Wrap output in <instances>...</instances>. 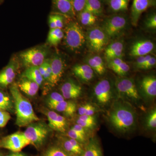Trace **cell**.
<instances>
[{"label":"cell","mask_w":156,"mask_h":156,"mask_svg":"<svg viewBox=\"0 0 156 156\" xmlns=\"http://www.w3.org/2000/svg\"><path fill=\"white\" fill-rule=\"evenodd\" d=\"M48 105L51 109L63 113L67 116H71L76 111V105L74 102L65 100L58 103L48 104Z\"/></svg>","instance_id":"obj_17"},{"label":"cell","mask_w":156,"mask_h":156,"mask_svg":"<svg viewBox=\"0 0 156 156\" xmlns=\"http://www.w3.org/2000/svg\"><path fill=\"white\" fill-rule=\"evenodd\" d=\"M54 22L56 24V28L62 29L64 27V16L60 14H52Z\"/></svg>","instance_id":"obj_39"},{"label":"cell","mask_w":156,"mask_h":156,"mask_svg":"<svg viewBox=\"0 0 156 156\" xmlns=\"http://www.w3.org/2000/svg\"><path fill=\"white\" fill-rule=\"evenodd\" d=\"M141 87L144 94L148 98H154L156 96V79L154 76L144 77L141 83Z\"/></svg>","instance_id":"obj_18"},{"label":"cell","mask_w":156,"mask_h":156,"mask_svg":"<svg viewBox=\"0 0 156 156\" xmlns=\"http://www.w3.org/2000/svg\"><path fill=\"white\" fill-rule=\"evenodd\" d=\"M155 0H133L131 7V22L137 25L140 17L147 9L155 5Z\"/></svg>","instance_id":"obj_12"},{"label":"cell","mask_w":156,"mask_h":156,"mask_svg":"<svg viewBox=\"0 0 156 156\" xmlns=\"http://www.w3.org/2000/svg\"><path fill=\"white\" fill-rule=\"evenodd\" d=\"M76 124L80 125L85 129H92V128H94L96 125L95 123L83 121V120L80 119H79L77 120Z\"/></svg>","instance_id":"obj_44"},{"label":"cell","mask_w":156,"mask_h":156,"mask_svg":"<svg viewBox=\"0 0 156 156\" xmlns=\"http://www.w3.org/2000/svg\"><path fill=\"white\" fill-rule=\"evenodd\" d=\"M64 36V31L62 29H51L48 33L47 42L51 46H57L63 39Z\"/></svg>","instance_id":"obj_27"},{"label":"cell","mask_w":156,"mask_h":156,"mask_svg":"<svg viewBox=\"0 0 156 156\" xmlns=\"http://www.w3.org/2000/svg\"><path fill=\"white\" fill-rule=\"evenodd\" d=\"M156 64V59L155 57H151L146 62L142 65L139 69H149L154 67Z\"/></svg>","instance_id":"obj_43"},{"label":"cell","mask_w":156,"mask_h":156,"mask_svg":"<svg viewBox=\"0 0 156 156\" xmlns=\"http://www.w3.org/2000/svg\"><path fill=\"white\" fill-rule=\"evenodd\" d=\"M58 114L53 111H48L46 114L49 123V126L50 128L58 131Z\"/></svg>","instance_id":"obj_34"},{"label":"cell","mask_w":156,"mask_h":156,"mask_svg":"<svg viewBox=\"0 0 156 156\" xmlns=\"http://www.w3.org/2000/svg\"><path fill=\"white\" fill-rule=\"evenodd\" d=\"M62 95L65 99L77 98L82 93V87L72 80H68L62 84L61 87Z\"/></svg>","instance_id":"obj_16"},{"label":"cell","mask_w":156,"mask_h":156,"mask_svg":"<svg viewBox=\"0 0 156 156\" xmlns=\"http://www.w3.org/2000/svg\"><path fill=\"white\" fill-rule=\"evenodd\" d=\"M4 156H27L25 154L21 152V151L20 152H12L11 154H9L6 155Z\"/></svg>","instance_id":"obj_50"},{"label":"cell","mask_w":156,"mask_h":156,"mask_svg":"<svg viewBox=\"0 0 156 156\" xmlns=\"http://www.w3.org/2000/svg\"><path fill=\"white\" fill-rule=\"evenodd\" d=\"M108 66L110 69L121 76L126 75L130 70L129 65L121 58H113L108 60Z\"/></svg>","instance_id":"obj_22"},{"label":"cell","mask_w":156,"mask_h":156,"mask_svg":"<svg viewBox=\"0 0 156 156\" xmlns=\"http://www.w3.org/2000/svg\"><path fill=\"white\" fill-rule=\"evenodd\" d=\"M48 23H49L50 29H51L56 28V25L55 24V22H54V19H53L52 14L49 16V19H48Z\"/></svg>","instance_id":"obj_48"},{"label":"cell","mask_w":156,"mask_h":156,"mask_svg":"<svg viewBox=\"0 0 156 156\" xmlns=\"http://www.w3.org/2000/svg\"><path fill=\"white\" fill-rule=\"evenodd\" d=\"M145 126L150 130H154L156 128V108L151 110L149 113L145 120Z\"/></svg>","instance_id":"obj_35"},{"label":"cell","mask_w":156,"mask_h":156,"mask_svg":"<svg viewBox=\"0 0 156 156\" xmlns=\"http://www.w3.org/2000/svg\"><path fill=\"white\" fill-rule=\"evenodd\" d=\"M17 66V61L12 59L0 72V88H6L12 84L16 77Z\"/></svg>","instance_id":"obj_13"},{"label":"cell","mask_w":156,"mask_h":156,"mask_svg":"<svg viewBox=\"0 0 156 156\" xmlns=\"http://www.w3.org/2000/svg\"><path fill=\"white\" fill-rule=\"evenodd\" d=\"M91 105V104H90L87 103L80 107L78 109V113L80 115H85Z\"/></svg>","instance_id":"obj_45"},{"label":"cell","mask_w":156,"mask_h":156,"mask_svg":"<svg viewBox=\"0 0 156 156\" xmlns=\"http://www.w3.org/2000/svg\"><path fill=\"white\" fill-rule=\"evenodd\" d=\"M86 62L98 75H102L105 73L106 71L105 65L100 56L94 55L89 56L86 59Z\"/></svg>","instance_id":"obj_25"},{"label":"cell","mask_w":156,"mask_h":156,"mask_svg":"<svg viewBox=\"0 0 156 156\" xmlns=\"http://www.w3.org/2000/svg\"><path fill=\"white\" fill-rule=\"evenodd\" d=\"M115 86L120 98L124 101L136 103L140 97L134 81L131 78L121 76L116 80Z\"/></svg>","instance_id":"obj_5"},{"label":"cell","mask_w":156,"mask_h":156,"mask_svg":"<svg viewBox=\"0 0 156 156\" xmlns=\"http://www.w3.org/2000/svg\"><path fill=\"white\" fill-rule=\"evenodd\" d=\"M62 94L57 92H52L48 98L47 104L58 103L65 100Z\"/></svg>","instance_id":"obj_37"},{"label":"cell","mask_w":156,"mask_h":156,"mask_svg":"<svg viewBox=\"0 0 156 156\" xmlns=\"http://www.w3.org/2000/svg\"><path fill=\"white\" fill-rule=\"evenodd\" d=\"M108 116L111 125L121 133H127L136 126V113L130 104L126 101L115 102L110 110Z\"/></svg>","instance_id":"obj_1"},{"label":"cell","mask_w":156,"mask_h":156,"mask_svg":"<svg viewBox=\"0 0 156 156\" xmlns=\"http://www.w3.org/2000/svg\"><path fill=\"white\" fill-rule=\"evenodd\" d=\"M107 1H110V0H107Z\"/></svg>","instance_id":"obj_53"},{"label":"cell","mask_w":156,"mask_h":156,"mask_svg":"<svg viewBox=\"0 0 156 156\" xmlns=\"http://www.w3.org/2000/svg\"><path fill=\"white\" fill-rule=\"evenodd\" d=\"M51 76L50 84L52 87L57 85L64 72L65 62L62 56L58 53H55L50 58Z\"/></svg>","instance_id":"obj_10"},{"label":"cell","mask_w":156,"mask_h":156,"mask_svg":"<svg viewBox=\"0 0 156 156\" xmlns=\"http://www.w3.org/2000/svg\"><path fill=\"white\" fill-rule=\"evenodd\" d=\"M127 22V19L124 16L115 15L106 19L104 22L102 29L108 38L112 37L125 28Z\"/></svg>","instance_id":"obj_9"},{"label":"cell","mask_w":156,"mask_h":156,"mask_svg":"<svg viewBox=\"0 0 156 156\" xmlns=\"http://www.w3.org/2000/svg\"><path fill=\"white\" fill-rule=\"evenodd\" d=\"M49 53L48 47L42 45L22 51L19 54V58L26 68L39 66L48 58Z\"/></svg>","instance_id":"obj_4"},{"label":"cell","mask_w":156,"mask_h":156,"mask_svg":"<svg viewBox=\"0 0 156 156\" xmlns=\"http://www.w3.org/2000/svg\"><path fill=\"white\" fill-rule=\"evenodd\" d=\"M29 144L23 132L19 131L7 135L0 140V148L14 152L21 151L23 148Z\"/></svg>","instance_id":"obj_8"},{"label":"cell","mask_w":156,"mask_h":156,"mask_svg":"<svg viewBox=\"0 0 156 156\" xmlns=\"http://www.w3.org/2000/svg\"><path fill=\"white\" fill-rule=\"evenodd\" d=\"M79 119L89 122L95 123V118L93 116L84 115H80Z\"/></svg>","instance_id":"obj_46"},{"label":"cell","mask_w":156,"mask_h":156,"mask_svg":"<svg viewBox=\"0 0 156 156\" xmlns=\"http://www.w3.org/2000/svg\"><path fill=\"white\" fill-rule=\"evenodd\" d=\"M152 56L150 55L137 57L138 58L136 59V62H135L136 67L139 69L142 65L145 64L146 62Z\"/></svg>","instance_id":"obj_42"},{"label":"cell","mask_w":156,"mask_h":156,"mask_svg":"<svg viewBox=\"0 0 156 156\" xmlns=\"http://www.w3.org/2000/svg\"><path fill=\"white\" fill-rule=\"evenodd\" d=\"M75 14H79L84 10L87 0H72Z\"/></svg>","instance_id":"obj_36"},{"label":"cell","mask_w":156,"mask_h":156,"mask_svg":"<svg viewBox=\"0 0 156 156\" xmlns=\"http://www.w3.org/2000/svg\"><path fill=\"white\" fill-rule=\"evenodd\" d=\"M154 48V44L148 40H141L135 42L131 46L130 55L134 57L148 55Z\"/></svg>","instance_id":"obj_14"},{"label":"cell","mask_w":156,"mask_h":156,"mask_svg":"<svg viewBox=\"0 0 156 156\" xmlns=\"http://www.w3.org/2000/svg\"><path fill=\"white\" fill-rule=\"evenodd\" d=\"M0 156H3L2 154L1 153H0Z\"/></svg>","instance_id":"obj_51"},{"label":"cell","mask_w":156,"mask_h":156,"mask_svg":"<svg viewBox=\"0 0 156 156\" xmlns=\"http://www.w3.org/2000/svg\"><path fill=\"white\" fill-rule=\"evenodd\" d=\"M11 119V115L9 112L0 110V128L5 127Z\"/></svg>","instance_id":"obj_38"},{"label":"cell","mask_w":156,"mask_h":156,"mask_svg":"<svg viewBox=\"0 0 156 156\" xmlns=\"http://www.w3.org/2000/svg\"><path fill=\"white\" fill-rule=\"evenodd\" d=\"M64 33L65 44L68 50L76 52L83 48L86 41V37L77 23L69 22L66 27Z\"/></svg>","instance_id":"obj_3"},{"label":"cell","mask_w":156,"mask_h":156,"mask_svg":"<svg viewBox=\"0 0 156 156\" xmlns=\"http://www.w3.org/2000/svg\"><path fill=\"white\" fill-rule=\"evenodd\" d=\"M124 49L122 42L116 41L110 44L105 48V56L107 61L113 58H122Z\"/></svg>","instance_id":"obj_19"},{"label":"cell","mask_w":156,"mask_h":156,"mask_svg":"<svg viewBox=\"0 0 156 156\" xmlns=\"http://www.w3.org/2000/svg\"><path fill=\"white\" fill-rule=\"evenodd\" d=\"M14 102L12 98L5 92L0 91V110L8 112L13 111Z\"/></svg>","instance_id":"obj_29"},{"label":"cell","mask_w":156,"mask_h":156,"mask_svg":"<svg viewBox=\"0 0 156 156\" xmlns=\"http://www.w3.org/2000/svg\"><path fill=\"white\" fill-rule=\"evenodd\" d=\"M73 70L76 76L84 81L91 80L94 76V71L87 64L75 66Z\"/></svg>","instance_id":"obj_23"},{"label":"cell","mask_w":156,"mask_h":156,"mask_svg":"<svg viewBox=\"0 0 156 156\" xmlns=\"http://www.w3.org/2000/svg\"><path fill=\"white\" fill-rule=\"evenodd\" d=\"M59 146L71 156H83L84 148L76 147L69 137H61L59 139Z\"/></svg>","instance_id":"obj_24"},{"label":"cell","mask_w":156,"mask_h":156,"mask_svg":"<svg viewBox=\"0 0 156 156\" xmlns=\"http://www.w3.org/2000/svg\"><path fill=\"white\" fill-rule=\"evenodd\" d=\"M2 2V0H0V4Z\"/></svg>","instance_id":"obj_52"},{"label":"cell","mask_w":156,"mask_h":156,"mask_svg":"<svg viewBox=\"0 0 156 156\" xmlns=\"http://www.w3.org/2000/svg\"><path fill=\"white\" fill-rule=\"evenodd\" d=\"M96 111V109L95 107L93 106L92 105H91V106H90L89 108L88 109V110H87L85 115H87L93 116V115L95 113Z\"/></svg>","instance_id":"obj_49"},{"label":"cell","mask_w":156,"mask_h":156,"mask_svg":"<svg viewBox=\"0 0 156 156\" xmlns=\"http://www.w3.org/2000/svg\"></svg>","instance_id":"obj_54"},{"label":"cell","mask_w":156,"mask_h":156,"mask_svg":"<svg viewBox=\"0 0 156 156\" xmlns=\"http://www.w3.org/2000/svg\"><path fill=\"white\" fill-rule=\"evenodd\" d=\"M22 77L25 78L35 82L41 86L44 82V79L39 71L38 66L27 68L23 73Z\"/></svg>","instance_id":"obj_26"},{"label":"cell","mask_w":156,"mask_h":156,"mask_svg":"<svg viewBox=\"0 0 156 156\" xmlns=\"http://www.w3.org/2000/svg\"><path fill=\"white\" fill-rule=\"evenodd\" d=\"M94 94L97 102L100 105H106L112 98L111 86L109 81L106 79L97 83L94 88Z\"/></svg>","instance_id":"obj_11"},{"label":"cell","mask_w":156,"mask_h":156,"mask_svg":"<svg viewBox=\"0 0 156 156\" xmlns=\"http://www.w3.org/2000/svg\"><path fill=\"white\" fill-rule=\"evenodd\" d=\"M49 131V128L44 123L38 121L27 126L23 134L30 144L40 148L48 137Z\"/></svg>","instance_id":"obj_6"},{"label":"cell","mask_w":156,"mask_h":156,"mask_svg":"<svg viewBox=\"0 0 156 156\" xmlns=\"http://www.w3.org/2000/svg\"><path fill=\"white\" fill-rule=\"evenodd\" d=\"M10 91L16 115V125L19 127H23L40 121L30 101L23 96L17 84H12L10 87Z\"/></svg>","instance_id":"obj_2"},{"label":"cell","mask_w":156,"mask_h":156,"mask_svg":"<svg viewBox=\"0 0 156 156\" xmlns=\"http://www.w3.org/2000/svg\"><path fill=\"white\" fill-rule=\"evenodd\" d=\"M17 86L21 92L30 96L36 95L40 87L35 82L23 77L20 80Z\"/></svg>","instance_id":"obj_21"},{"label":"cell","mask_w":156,"mask_h":156,"mask_svg":"<svg viewBox=\"0 0 156 156\" xmlns=\"http://www.w3.org/2000/svg\"><path fill=\"white\" fill-rule=\"evenodd\" d=\"M43 156H71L59 145L49 147L44 153Z\"/></svg>","instance_id":"obj_32"},{"label":"cell","mask_w":156,"mask_h":156,"mask_svg":"<svg viewBox=\"0 0 156 156\" xmlns=\"http://www.w3.org/2000/svg\"><path fill=\"white\" fill-rule=\"evenodd\" d=\"M84 10L89 11L97 17L102 14L103 8L100 0H87Z\"/></svg>","instance_id":"obj_28"},{"label":"cell","mask_w":156,"mask_h":156,"mask_svg":"<svg viewBox=\"0 0 156 156\" xmlns=\"http://www.w3.org/2000/svg\"><path fill=\"white\" fill-rule=\"evenodd\" d=\"M130 0H110L109 6L114 12H121L128 10Z\"/></svg>","instance_id":"obj_31"},{"label":"cell","mask_w":156,"mask_h":156,"mask_svg":"<svg viewBox=\"0 0 156 156\" xmlns=\"http://www.w3.org/2000/svg\"><path fill=\"white\" fill-rule=\"evenodd\" d=\"M86 41L89 49L99 53L104 49L108 41V37L102 28L94 27L87 32Z\"/></svg>","instance_id":"obj_7"},{"label":"cell","mask_w":156,"mask_h":156,"mask_svg":"<svg viewBox=\"0 0 156 156\" xmlns=\"http://www.w3.org/2000/svg\"><path fill=\"white\" fill-rule=\"evenodd\" d=\"M51 76V69L50 67V58L46 59V70L43 77L44 81L50 83Z\"/></svg>","instance_id":"obj_40"},{"label":"cell","mask_w":156,"mask_h":156,"mask_svg":"<svg viewBox=\"0 0 156 156\" xmlns=\"http://www.w3.org/2000/svg\"><path fill=\"white\" fill-rule=\"evenodd\" d=\"M146 26L148 28L155 29L156 28V15L153 14L146 21Z\"/></svg>","instance_id":"obj_41"},{"label":"cell","mask_w":156,"mask_h":156,"mask_svg":"<svg viewBox=\"0 0 156 156\" xmlns=\"http://www.w3.org/2000/svg\"><path fill=\"white\" fill-rule=\"evenodd\" d=\"M72 128L75 131H77L79 133H80L82 135L87 136V134H86L85 129L80 125H78L77 124H76Z\"/></svg>","instance_id":"obj_47"},{"label":"cell","mask_w":156,"mask_h":156,"mask_svg":"<svg viewBox=\"0 0 156 156\" xmlns=\"http://www.w3.org/2000/svg\"><path fill=\"white\" fill-rule=\"evenodd\" d=\"M67 136L69 138L75 140L84 147L87 144L89 140H87V136L82 135L72 128L68 132Z\"/></svg>","instance_id":"obj_33"},{"label":"cell","mask_w":156,"mask_h":156,"mask_svg":"<svg viewBox=\"0 0 156 156\" xmlns=\"http://www.w3.org/2000/svg\"><path fill=\"white\" fill-rule=\"evenodd\" d=\"M82 156H104L100 143L97 138L92 137L89 138L84 147Z\"/></svg>","instance_id":"obj_20"},{"label":"cell","mask_w":156,"mask_h":156,"mask_svg":"<svg viewBox=\"0 0 156 156\" xmlns=\"http://www.w3.org/2000/svg\"><path fill=\"white\" fill-rule=\"evenodd\" d=\"M80 22L83 25L92 26L97 21V17L89 11L83 10L79 14Z\"/></svg>","instance_id":"obj_30"},{"label":"cell","mask_w":156,"mask_h":156,"mask_svg":"<svg viewBox=\"0 0 156 156\" xmlns=\"http://www.w3.org/2000/svg\"><path fill=\"white\" fill-rule=\"evenodd\" d=\"M52 3L55 13L69 18L75 16L72 0H52Z\"/></svg>","instance_id":"obj_15"}]
</instances>
